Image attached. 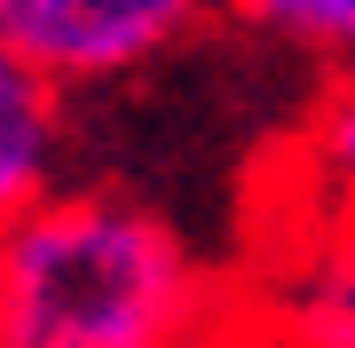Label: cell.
I'll use <instances>...</instances> for the list:
<instances>
[{
  "instance_id": "cell-1",
  "label": "cell",
  "mask_w": 355,
  "mask_h": 348,
  "mask_svg": "<svg viewBox=\"0 0 355 348\" xmlns=\"http://www.w3.org/2000/svg\"><path fill=\"white\" fill-rule=\"evenodd\" d=\"M190 261L135 206L64 198L0 230V348H174Z\"/></svg>"
},
{
  "instance_id": "cell-2",
  "label": "cell",
  "mask_w": 355,
  "mask_h": 348,
  "mask_svg": "<svg viewBox=\"0 0 355 348\" xmlns=\"http://www.w3.org/2000/svg\"><path fill=\"white\" fill-rule=\"evenodd\" d=\"M198 0H0V32L40 79H95L158 56Z\"/></svg>"
},
{
  "instance_id": "cell-3",
  "label": "cell",
  "mask_w": 355,
  "mask_h": 348,
  "mask_svg": "<svg viewBox=\"0 0 355 348\" xmlns=\"http://www.w3.org/2000/svg\"><path fill=\"white\" fill-rule=\"evenodd\" d=\"M40 167H48V119H40V103H0V230L32 206Z\"/></svg>"
},
{
  "instance_id": "cell-4",
  "label": "cell",
  "mask_w": 355,
  "mask_h": 348,
  "mask_svg": "<svg viewBox=\"0 0 355 348\" xmlns=\"http://www.w3.org/2000/svg\"><path fill=\"white\" fill-rule=\"evenodd\" d=\"M277 32L316 40V48H355V0H253Z\"/></svg>"
},
{
  "instance_id": "cell-5",
  "label": "cell",
  "mask_w": 355,
  "mask_h": 348,
  "mask_svg": "<svg viewBox=\"0 0 355 348\" xmlns=\"http://www.w3.org/2000/svg\"><path fill=\"white\" fill-rule=\"evenodd\" d=\"M300 340H308V348H355V261H347V270H331L316 293H308Z\"/></svg>"
},
{
  "instance_id": "cell-6",
  "label": "cell",
  "mask_w": 355,
  "mask_h": 348,
  "mask_svg": "<svg viewBox=\"0 0 355 348\" xmlns=\"http://www.w3.org/2000/svg\"><path fill=\"white\" fill-rule=\"evenodd\" d=\"M324 158H331V174H347V182H355V88L324 111Z\"/></svg>"
},
{
  "instance_id": "cell-7",
  "label": "cell",
  "mask_w": 355,
  "mask_h": 348,
  "mask_svg": "<svg viewBox=\"0 0 355 348\" xmlns=\"http://www.w3.org/2000/svg\"><path fill=\"white\" fill-rule=\"evenodd\" d=\"M0 103H40V72L24 64V48L8 32H0Z\"/></svg>"
}]
</instances>
